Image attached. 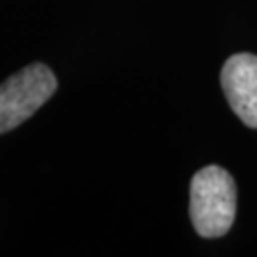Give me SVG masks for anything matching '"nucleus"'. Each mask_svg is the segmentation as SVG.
Wrapping results in <instances>:
<instances>
[{
  "instance_id": "1",
  "label": "nucleus",
  "mask_w": 257,
  "mask_h": 257,
  "mask_svg": "<svg viewBox=\"0 0 257 257\" xmlns=\"http://www.w3.org/2000/svg\"><path fill=\"white\" fill-rule=\"evenodd\" d=\"M189 213L202 238L227 234L236 215V183L219 166H206L193 175Z\"/></svg>"
},
{
  "instance_id": "2",
  "label": "nucleus",
  "mask_w": 257,
  "mask_h": 257,
  "mask_svg": "<svg viewBox=\"0 0 257 257\" xmlns=\"http://www.w3.org/2000/svg\"><path fill=\"white\" fill-rule=\"evenodd\" d=\"M57 90L55 74L42 63L21 69L0 84V134L31 118Z\"/></svg>"
},
{
  "instance_id": "3",
  "label": "nucleus",
  "mask_w": 257,
  "mask_h": 257,
  "mask_svg": "<svg viewBox=\"0 0 257 257\" xmlns=\"http://www.w3.org/2000/svg\"><path fill=\"white\" fill-rule=\"evenodd\" d=\"M221 88L234 114L246 126L257 128V55L229 57L221 69Z\"/></svg>"
}]
</instances>
